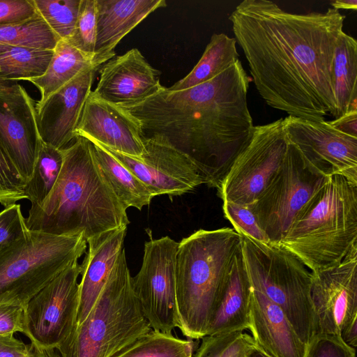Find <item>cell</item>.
<instances>
[{"label": "cell", "mask_w": 357, "mask_h": 357, "mask_svg": "<svg viewBox=\"0 0 357 357\" xmlns=\"http://www.w3.org/2000/svg\"><path fill=\"white\" fill-rule=\"evenodd\" d=\"M96 58L106 63L115 56L114 50L122 38L155 10L165 7V0H96Z\"/></svg>", "instance_id": "cell-22"}, {"label": "cell", "mask_w": 357, "mask_h": 357, "mask_svg": "<svg viewBox=\"0 0 357 357\" xmlns=\"http://www.w3.org/2000/svg\"><path fill=\"white\" fill-rule=\"evenodd\" d=\"M83 235L27 230L0 251V304L24 307L29 301L86 252Z\"/></svg>", "instance_id": "cell-8"}, {"label": "cell", "mask_w": 357, "mask_h": 357, "mask_svg": "<svg viewBox=\"0 0 357 357\" xmlns=\"http://www.w3.org/2000/svg\"><path fill=\"white\" fill-rule=\"evenodd\" d=\"M240 236L243 263L252 288L282 310L307 345L316 333L312 271L280 243H261Z\"/></svg>", "instance_id": "cell-7"}, {"label": "cell", "mask_w": 357, "mask_h": 357, "mask_svg": "<svg viewBox=\"0 0 357 357\" xmlns=\"http://www.w3.org/2000/svg\"><path fill=\"white\" fill-rule=\"evenodd\" d=\"M52 55L50 50L0 45V78L16 82L40 76Z\"/></svg>", "instance_id": "cell-28"}, {"label": "cell", "mask_w": 357, "mask_h": 357, "mask_svg": "<svg viewBox=\"0 0 357 357\" xmlns=\"http://www.w3.org/2000/svg\"><path fill=\"white\" fill-rule=\"evenodd\" d=\"M131 278L123 248L88 315L57 349L59 357H114L152 329Z\"/></svg>", "instance_id": "cell-6"}, {"label": "cell", "mask_w": 357, "mask_h": 357, "mask_svg": "<svg viewBox=\"0 0 357 357\" xmlns=\"http://www.w3.org/2000/svg\"><path fill=\"white\" fill-rule=\"evenodd\" d=\"M160 75V71L149 64L137 48H132L105 63L93 92L99 98L116 106L137 102L162 86Z\"/></svg>", "instance_id": "cell-18"}, {"label": "cell", "mask_w": 357, "mask_h": 357, "mask_svg": "<svg viewBox=\"0 0 357 357\" xmlns=\"http://www.w3.org/2000/svg\"><path fill=\"white\" fill-rule=\"evenodd\" d=\"M24 307L10 304H0V335L23 332Z\"/></svg>", "instance_id": "cell-40"}, {"label": "cell", "mask_w": 357, "mask_h": 357, "mask_svg": "<svg viewBox=\"0 0 357 357\" xmlns=\"http://www.w3.org/2000/svg\"><path fill=\"white\" fill-rule=\"evenodd\" d=\"M249 82L238 59L201 84L178 91L162 86L142 100L119 107L137 121L143 137L165 139L190 159L205 184L219 189L252 135Z\"/></svg>", "instance_id": "cell-2"}, {"label": "cell", "mask_w": 357, "mask_h": 357, "mask_svg": "<svg viewBox=\"0 0 357 357\" xmlns=\"http://www.w3.org/2000/svg\"><path fill=\"white\" fill-rule=\"evenodd\" d=\"M304 357H356V349L340 335L317 333L307 345Z\"/></svg>", "instance_id": "cell-37"}, {"label": "cell", "mask_w": 357, "mask_h": 357, "mask_svg": "<svg viewBox=\"0 0 357 357\" xmlns=\"http://www.w3.org/2000/svg\"><path fill=\"white\" fill-rule=\"evenodd\" d=\"M194 342L151 329L114 357H192Z\"/></svg>", "instance_id": "cell-31"}, {"label": "cell", "mask_w": 357, "mask_h": 357, "mask_svg": "<svg viewBox=\"0 0 357 357\" xmlns=\"http://www.w3.org/2000/svg\"><path fill=\"white\" fill-rule=\"evenodd\" d=\"M229 20L269 106L312 121L334 117L333 59L344 20L338 10L295 14L271 1L244 0Z\"/></svg>", "instance_id": "cell-1"}, {"label": "cell", "mask_w": 357, "mask_h": 357, "mask_svg": "<svg viewBox=\"0 0 357 357\" xmlns=\"http://www.w3.org/2000/svg\"><path fill=\"white\" fill-rule=\"evenodd\" d=\"M329 123L341 132L357 137V110L349 111Z\"/></svg>", "instance_id": "cell-42"}, {"label": "cell", "mask_w": 357, "mask_h": 357, "mask_svg": "<svg viewBox=\"0 0 357 357\" xmlns=\"http://www.w3.org/2000/svg\"><path fill=\"white\" fill-rule=\"evenodd\" d=\"M16 83L15 82L6 81L0 78V89L6 88L13 84Z\"/></svg>", "instance_id": "cell-47"}, {"label": "cell", "mask_w": 357, "mask_h": 357, "mask_svg": "<svg viewBox=\"0 0 357 357\" xmlns=\"http://www.w3.org/2000/svg\"><path fill=\"white\" fill-rule=\"evenodd\" d=\"M59 177L39 206H31L29 230L57 236L83 235L86 241L130 223L126 210L105 179L92 144L77 137L62 149Z\"/></svg>", "instance_id": "cell-3"}, {"label": "cell", "mask_w": 357, "mask_h": 357, "mask_svg": "<svg viewBox=\"0 0 357 357\" xmlns=\"http://www.w3.org/2000/svg\"><path fill=\"white\" fill-rule=\"evenodd\" d=\"M81 265L74 261L34 295L24 307L23 333L43 349H57L77 325L78 277Z\"/></svg>", "instance_id": "cell-11"}, {"label": "cell", "mask_w": 357, "mask_h": 357, "mask_svg": "<svg viewBox=\"0 0 357 357\" xmlns=\"http://www.w3.org/2000/svg\"><path fill=\"white\" fill-rule=\"evenodd\" d=\"M31 344H26L13 334L0 335V357H29Z\"/></svg>", "instance_id": "cell-41"}, {"label": "cell", "mask_w": 357, "mask_h": 357, "mask_svg": "<svg viewBox=\"0 0 357 357\" xmlns=\"http://www.w3.org/2000/svg\"><path fill=\"white\" fill-rule=\"evenodd\" d=\"M192 357H239L255 347L251 335L243 331L206 335Z\"/></svg>", "instance_id": "cell-33"}, {"label": "cell", "mask_w": 357, "mask_h": 357, "mask_svg": "<svg viewBox=\"0 0 357 357\" xmlns=\"http://www.w3.org/2000/svg\"><path fill=\"white\" fill-rule=\"evenodd\" d=\"M224 216L239 234L261 243H270L267 235L259 227L257 218L249 205L223 202Z\"/></svg>", "instance_id": "cell-35"}, {"label": "cell", "mask_w": 357, "mask_h": 357, "mask_svg": "<svg viewBox=\"0 0 357 357\" xmlns=\"http://www.w3.org/2000/svg\"><path fill=\"white\" fill-rule=\"evenodd\" d=\"M143 143L144 148L140 158L100 145L137 176L155 197L181 195L205 184L190 159L163 138L143 137Z\"/></svg>", "instance_id": "cell-14"}, {"label": "cell", "mask_w": 357, "mask_h": 357, "mask_svg": "<svg viewBox=\"0 0 357 357\" xmlns=\"http://www.w3.org/2000/svg\"><path fill=\"white\" fill-rule=\"evenodd\" d=\"M75 136L82 137L114 151L140 158L143 137L137 121L119 106L89 94Z\"/></svg>", "instance_id": "cell-17"}, {"label": "cell", "mask_w": 357, "mask_h": 357, "mask_svg": "<svg viewBox=\"0 0 357 357\" xmlns=\"http://www.w3.org/2000/svg\"><path fill=\"white\" fill-rule=\"evenodd\" d=\"M327 178L289 141L281 165L259 197L249 204L271 243L282 240L298 211Z\"/></svg>", "instance_id": "cell-9"}, {"label": "cell", "mask_w": 357, "mask_h": 357, "mask_svg": "<svg viewBox=\"0 0 357 357\" xmlns=\"http://www.w3.org/2000/svg\"><path fill=\"white\" fill-rule=\"evenodd\" d=\"M312 273L316 333L337 335L357 319V251L340 263Z\"/></svg>", "instance_id": "cell-15"}, {"label": "cell", "mask_w": 357, "mask_h": 357, "mask_svg": "<svg viewBox=\"0 0 357 357\" xmlns=\"http://www.w3.org/2000/svg\"><path fill=\"white\" fill-rule=\"evenodd\" d=\"M288 144L283 119L255 126L218 190L222 202L252 204L281 165Z\"/></svg>", "instance_id": "cell-10"}, {"label": "cell", "mask_w": 357, "mask_h": 357, "mask_svg": "<svg viewBox=\"0 0 357 357\" xmlns=\"http://www.w3.org/2000/svg\"><path fill=\"white\" fill-rule=\"evenodd\" d=\"M96 1L81 0L73 33L68 40L82 52L95 56Z\"/></svg>", "instance_id": "cell-34"}, {"label": "cell", "mask_w": 357, "mask_h": 357, "mask_svg": "<svg viewBox=\"0 0 357 357\" xmlns=\"http://www.w3.org/2000/svg\"><path fill=\"white\" fill-rule=\"evenodd\" d=\"M0 140L23 181L32 176L40 138L36 102L15 83L0 89Z\"/></svg>", "instance_id": "cell-16"}, {"label": "cell", "mask_w": 357, "mask_h": 357, "mask_svg": "<svg viewBox=\"0 0 357 357\" xmlns=\"http://www.w3.org/2000/svg\"><path fill=\"white\" fill-rule=\"evenodd\" d=\"M31 345V352L29 357H59L55 349H43L35 347L32 344Z\"/></svg>", "instance_id": "cell-45"}, {"label": "cell", "mask_w": 357, "mask_h": 357, "mask_svg": "<svg viewBox=\"0 0 357 357\" xmlns=\"http://www.w3.org/2000/svg\"><path fill=\"white\" fill-rule=\"evenodd\" d=\"M59 40L38 13L24 21L0 24V45L54 50Z\"/></svg>", "instance_id": "cell-30"}, {"label": "cell", "mask_w": 357, "mask_h": 357, "mask_svg": "<svg viewBox=\"0 0 357 357\" xmlns=\"http://www.w3.org/2000/svg\"><path fill=\"white\" fill-rule=\"evenodd\" d=\"M283 120L288 140L311 167L326 177L341 174L357 183V137L341 132L325 120L290 115Z\"/></svg>", "instance_id": "cell-13"}, {"label": "cell", "mask_w": 357, "mask_h": 357, "mask_svg": "<svg viewBox=\"0 0 357 357\" xmlns=\"http://www.w3.org/2000/svg\"><path fill=\"white\" fill-rule=\"evenodd\" d=\"M244 357H270L258 349L256 346L250 349Z\"/></svg>", "instance_id": "cell-46"}, {"label": "cell", "mask_w": 357, "mask_h": 357, "mask_svg": "<svg viewBox=\"0 0 357 357\" xmlns=\"http://www.w3.org/2000/svg\"><path fill=\"white\" fill-rule=\"evenodd\" d=\"M98 69L83 72L36 109L43 142L63 149L76 138L75 132Z\"/></svg>", "instance_id": "cell-19"}, {"label": "cell", "mask_w": 357, "mask_h": 357, "mask_svg": "<svg viewBox=\"0 0 357 357\" xmlns=\"http://www.w3.org/2000/svg\"><path fill=\"white\" fill-rule=\"evenodd\" d=\"M178 243L168 236L144 244L142 266L131 278L133 292L152 329L167 333L178 328L176 259Z\"/></svg>", "instance_id": "cell-12"}, {"label": "cell", "mask_w": 357, "mask_h": 357, "mask_svg": "<svg viewBox=\"0 0 357 357\" xmlns=\"http://www.w3.org/2000/svg\"><path fill=\"white\" fill-rule=\"evenodd\" d=\"M103 61L74 47L67 40H60L53 50V55L45 73L40 76L26 79L40 91L36 109L42 106L54 93L70 82L83 72L99 68Z\"/></svg>", "instance_id": "cell-24"}, {"label": "cell", "mask_w": 357, "mask_h": 357, "mask_svg": "<svg viewBox=\"0 0 357 357\" xmlns=\"http://www.w3.org/2000/svg\"><path fill=\"white\" fill-rule=\"evenodd\" d=\"M252 291L240 249L235 255L227 282L206 335L248 329Z\"/></svg>", "instance_id": "cell-23"}, {"label": "cell", "mask_w": 357, "mask_h": 357, "mask_svg": "<svg viewBox=\"0 0 357 357\" xmlns=\"http://www.w3.org/2000/svg\"><path fill=\"white\" fill-rule=\"evenodd\" d=\"M36 14L31 0H0V24L24 21Z\"/></svg>", "instance_id": "cell-39"}, {"label": "cell", "mask_w": 357, "mask_h": 357, "mask_svg": "<svg viewBox=\"0 0 357 357\" xmlns=\"http://www.w3.org/2000/svg\"><path fill=\"white\" fill-rule=\"evenodd\" d=\"M333 85L337 119L357 110V43L343 31L340 33L333 59Z\"/></svg>", "instance_id": "cell-26"}, {"label": "cell", "mask_w": 357, "mask_h": 357, "mask_svg": "<svg viewBox=\"0 0 357 357\" xmlns=\"http://www.w3.org/2000/svg\"><path fill=\"white\" fill-rule=\"evenodd\" d=\"M236 40L225 33H214L195 66L168 89H187L212 79L238 59Z\"/></svg>", "instance_id": "cell-27"}, {"label": "cell", "mask_w": 357, "mask_h": 357, "mask_svg": "<svg viewBox=\"0 0 357 357\" xmlns=\"http://www.w3.org/2000/svg\"><path fill=\"white\" fill-rule=\"evenodd\" d=\"M63 160L62 149L42 142L32 176L24 193L31 206H39L48 196L60 174Z\"/></svg>", "instance_id": "cell-29"}, {"label": "cell", "mask_w": 357, "mask_h": 357, "mask_svg": "<svg viewBox=\"0 0 357 357\" xmlns=\"http://www.w3.org/2000/svg\"><path fill=\"white\" fill-rule=\"evenodd\" d=\"M248 329L255 346L270 357H304L307 345L282 310L252 289Z\"/></svg>", "instance_id": "cell-20"}, {"label": "cell", "mask_w": 357, "mask_h": 357, "mask_svg": "<svg viewBox=\"0 0 357 357\" xmlns=\"http://www.w3.org/2000/svg\"><path fill=\"white\" fill-rule=\"evenodd\" d=\"M332 8L337 9H351L356 10V0H336L331 2Z\"/></svg>", "instance_id": "cell-44"}, {"label": "cell", "mask_w": 357, "mask_h": 357, "mask_svg": "<svg viewBox=\"0 0 357 357\" xmlns=\"http://www.w3.org/2000/svg\"><path fill=\"white\" fill-rule=\"evenodd\" d=\"M340 337L348 345L356 348L357 346V319H355L345 326L340 332Z\"/></svg>", "instance_id": "cell-43"}, {"label": "cell", "mask_w": 357, "mask_h": 357, "mask_svg": "<svg viewBox=\"0 0 357 357\" xmlns=\"http://www.w3.org/2000/svg\"><path fill=\"white\" fill-rule=\"evenodd\" d=\"M25 186L0 140V204L7 207L26 199Z\"/></svg>", "instance_id": "cell-36"}, {"label": "cell", "mask_w": 357, "mask_h": 357, "mask_svg": "<svg viewBox=\"0 0 357 357\" xmlns=\"http://www.w3.org/2000/svg\"><path fill=\"white\" fill-rule=\"evenodd\" d=\"M28 230L20 204H14L0 211V251L21 238Z\"/></svg>", "instance_id": "cell-38"}, {"label": "cell", "mask_w": 357, "mask_h": 357, "mask_svg": "<svg viewBox=\"0 0 357 357\" xmlns=\"http://www.w3.org/2000/svg\"><path fill=\"white\" fill-rule=\"evenodd\" d=\"M127 226L102 233L86 241L89 250L81 264L77 324L82 323L97 301L123 249Z\"/></svg>", "instance_id": "cell-21"}, {"label": "cell", "mask_w": 357, "mask_h": 357, "mask_svg": "<svg viewBox=\"0 0 357 357\" xmlns=\"http://www.w3.org/2000/svg\"><path fill=\"white\" fill-rule=\"evenodd\" d=\"M37 13L60 40H69L76 24L81 0H31Z\"/></svg>", "instance_id": "cell-32"}, {"label": "cell", "mask_w": 357, "mask_h": 357, "mask_svg": "<svg viewBox=\"0 0 357 357\" xmlns=\"http://www.w3.org/2000/svg\"><path fill=\"white\" fill-rule=\"evenodd\" d=\"M279 243L312 272L335 266L357 251V183L341 174L328 176Z\"/></svg>", "instance_id": "cell-5"}, {"label": "cell", "mask_w": 357, "mask_h": 357, "mask_svg": "<svg viewBox=\"0 0 357 357\" xmlns=\"http://www.w3.org/2000/svg\"><path fill=\"white\" fill-rule=\"evenodd\" d=\"M91 142L99 168L122 206L141 210L149 205L155 197L149 188L100 144Z\"/></svg>", "instance_id": "cell-25"}, {"label": "cell", "mask_w": 357, "mask_h": 357, "mask_svg": "<svg viewBox=\"0 0 357 357\" xmlns=\"http://www.w3.org/2000/svg\"><path fill=\"white\" fill-rule=\"evenodd\" d=\"M246 353H247V352H246ZM246 353H245V354H246ZM245 354H243V355H242V356H239V357H244V356H245Z\"/></svg>", "instance_id": "cell-48"}, {"label": "cell", "mask_w": 357, "mask_h": 357, "mask_svg": "<svg viewBox=\"0 0 357 357\" xmlns=\"http://www.w3.org/2000/svg\"><path fill=\"white\" fill-rule=\"evenodd\" d=\"M241 243V236L229 227L199 229L178 243L176 303L183 335L206 336Z\"/></svg>", "instance_id": "cell-4"}]
</instances>
